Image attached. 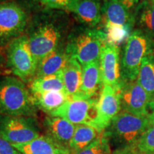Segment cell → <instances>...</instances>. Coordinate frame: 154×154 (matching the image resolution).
Segmentation results:
<instances>
[{
  "label": "cell",
  "instance_id": "9a60e30c",
  "mask_svg": "<svg viewBox=\"0 0 154 154\" xmlns=\"http://www.w3.org/2000/svg\"><path fill=\"white\" fill-rule=\"evenodd\" d=\"M102 84L103 82L100 71L99 61L88 63L82 66V78L80 92L76 96L96 98L99 92L101 93Z\"/></svg>",
  "mask_w": 154,
  "mask_h": 154
},
{
  "label": "cell",
  "instance_id": "44dd1931",
  "mask_svg": "<svg viewBox=\"0 0 154 154\" xmlns=\"http://www.w3.org/2000/svg\"><path fill=\"white\" fill-rule=\"evenodd\" d=\"M51 91H65L62 70L54 74L35 77L30 82L29 91L32 94Z\"/></svg>",
  "mask_w": 154,
  "mask_h": 154
},
{
  "label": "cell",
  "instance_id": "277c9868",
  "mask_svg": "<svg viewBox=\"0 0 154 154\" xmlns=\"http://www.w3.org/2000/svg\"><path fill=\"white\" fill-rule=\"evenodd\" d=\"M106 43V32L96 29H77L68 36L66 49L82 66L99 61L102 49Z\"/></svg>",
  "mask_w": 154,
  "mask_h": 154
},
{
  "label": "cell",
  "instance_id": "83f0119b",
  "mask_svg": "<svg viewBox=\"0 0 154 154\" xmlns=\"http://www.w3.org/2000/svg\"><path fill=\"white\" fill-rule=\"evenodd\" d=\"M106 43L118 46L130 36L131 26H113L106 29Z\"/></svg>",
  "mask_w": 154,
  "mask_h": 154
},
{
  "label": "cell",
  "instance_id": "5b68a950",
  "mask_svg": "<svg viewBox=\"0 0 154 154\" xmlns=\"http://www.w3.org/2000/svg\"><path fill=\"white\" fill-rule=\"evenodd\" d=\"M6 66L24 83L31 82L36 76L38 62L31 51L27 36L22 34L6 47Z\"/></svg>",
  "mask_w": 154,
  "mask_h": 154
},
{
  "label": "cell",
  "instance_id": "8992f818",
  "mask_svg": "<svg viewBox=\"0 0 154 154\" xmlns=\"http://www.w3.org/2000/svg\"><path fill=\"white\" fill-rule=\"evenodd\" d=\"M151 52L152 42L147 34L140 30L130 34L121 58V75L126 82L136 80L142 61Z\"/></svg>",
  "mask_w": 154,
  "mask_h": 154
},
{
  "label": "cell",
  "instance_id": "d590c367",
  "mask_svg": "<svg viewBox=\"0 0 154 154\" xmlns=\"http://www.w3.org/2000/svg\"><path fill=\"white\" fill-rule=\"evenodd\" d=\"M97 1H99L100 2V1H101V0H97Z\"/></svg>",
  "mask_w": 154,
  "mask_h": 154
},
{
  "label": "cell",
  "instance_id": "52a82bcc",
  "mask_svg": "<svg viewBox=\"0 0 154 154\" xmlns=\"http://www.w3.org/2000/svg\"><path fill=\"white\" fill-rule=\"evenodd\" d=\"M29 16L25 9L13 1L0 2V46H7L26 30Z\"/></svg>",
  "mask_w": 154,
  "mask_h": 154
},
{
  "label": "cell",
  "instance_id": "603a6c76",
  "mask_svg": "<svg viewBox=\"0 0 154 154\" xmlns=\"http://www.w3.org/2000/svg\"><path fill=\"white\" fill-rule=\"evenodd\" d=\"M137 82L144 90L154 98V56L150 54L143 59L137 76Z\"/></svg>",
  "mask_w": 154,
  "mask_h": 154
},
{
  "label": "cell",
  "instance_id": "7402d4cb",
  "mask_svg": "<svg viewBox=\"0 0 154 154\" xmlns=\"http://www.w3.org/2000/svg\"><path fill=\"white\" fill-rule=\"evenodd\" d=\"M101 133L91 126L84 124L76 125L74 136L69 143V149L74 154L92 143Z\"/></svg>",
  "mask_w": 154,
  "mask_h": 154
},
{
  "label": "cell",
  "instance_id": "836d02e7",
  "mask_svg": "<svg viewBox=\"0 0 154 154\" xmlns=\"http://www.w3.org/2000/svg\"><path fill=\"white\" fill-rule=\"evenodd\" d=\"M149 108L151 109V111H152V113L150 115V116H151V118L152 119H153L154 120V98L151 100V102H150Z\"/></svg>",
  "mask_w": 154,
  "mask_h": 154
},
{
  "label": "cell",
  "instance_id": "9c48e42d",
  "mask_svg": "<svg viewBox=\"0 0 154 154\" xmlns=\"http://www.w3.org/2000/svg\"><path fill=\"white\" fill-rule=\"evenodd\" d=\"M40 136L34 117L0 114V136L12 145L29 143Z\"/></svg>",
  "mask_w": 154,
  "mask_h": 154
},
{
  "label": "cell",
  "instance_id": "30bf717a",
  "mask_svg": "<svg viewBox=\"0 0 154 154\" xmlns=\"http://www.w3.org/2000/svg\"><path fill=\"white\" fill-rule=\"evenodd\" d=\"M121 108L137 116H149V103L151 96L138 84L137 80L123 82L120 88Z\"/></svg>",
  "mask_w": 154,
  "mask_h": 154
},
{
  "label": "cell",
  "instance_id": "ac0fdd59",
  "mask_svg": "<svg viewBox=\"0 0 154 154\" xmlns=\"http://www.w3.org/2000/svg\"><path fill=\"white\" fill-rule=\"evenodd\" d=\"M64 89L69 98L74 97L80 92L82 78V66L74 57H69L62 69Z\"/></svg>",
  "mask_w": 154,
  "mask_h": 154
},
{
  "label": "cell",
  "instance_id": "f1b7e54d",
  "mask_svg": "<svg viewBox=\"0 0 154 154\" xmlns=\"http://www.w3.org/2000/svg\"><path fill=\"white\" fill-rule=\"evenodd\" d=\"M0 154H22L12 144L0 136Z\"/></svg>",
  "mask_w": 154,
  "mask_h": 154
},
{
  "label": "cell",
  "instance_id": "cb8c5ba5",
  "mask_svg": "<svg viewBox=\"0 0 154 154\" xmlns=\"http://www.w3.org/2000/svg\"><path fill=\"white\" fill-rule=\"evenodd\" d=\"M135 149L139 154H154V120L143 134L141 135Z\"/></svg>",
  "mask_w": 154,
  "mask_h": 154
},
{
  "label": "cell",
  "instance_id": "1f68e13d",
  "mask_svg": "<svg viewBox=\"0 0 154 154\" xmlns=\"http://www.w3.org/2000/svg\"><path fill=\"white\" fill-rule=\"evenodd\" d=\"M119 1L128 10L134 8L139 2V0H119Z\"/></svg>",
  "mask_w": 154,
  "mask_h": 154
},
{
  "label": "cell",
  "instance_id": "e575fe53",
  "mask_svg": "<svg viewBox=\"0 0 154 154\" xmlns=\"http://www.w3.org/2000/svg\"><path fill=\"white\" fill-rule=\"evenodd\" d=\"M151 1H152V2H153V3L154 4V0H151Z\"/></svg>",
  "mask_w": 154,
  "mask_h": 154
},
{
  "label": "cell",
  "instance_id": "2e32d148",
  "mask_svg": "<svg viewBox=\"0 0 154 154\" xmlns=\"http://www.w3.org/2000/svg\"><path fill=\"white\" fill-rule=\"evenodd\" d=\"M102 19L106 29L113 26H131L132 18L119 0H105L101 7Z\"/></svg>",
  "mask_w": 154,
  "mask_h": 154
},
{
  "label": "cell",
  "instance_id": "6da1fadb",
  "mask_svg": "<svg viewBox=\"0 0 154 154\" xmlns=\"http://www.w3.org/2000/svg\"><path fill=\"white\" fill-rule=\"evenodd\" d=\"M69 20L59 10H44L29 19L26 29L29 47L38 63L46 56L63 47Z\"/></svg>",
  "mask_w": 154,
  "mask_h": 154
},
{
  "label": "cell",
  "instance_id": "e0dca14e",
  "mask_svg": "<svg viewBox=\"0 0 154 154\" xmlns=\"http://www.w3.org/2000/svg\"><path fill=\"white\" fill-rule=\"evenodd\" d=\"M69 57L66 46L49 54L38 63L35 77L48 76L61 72L66 66Z\"/></svg>",
  "mask_w": 154,
  "mask_h": 154
},
{
  "label": "cell",
  "instance_id": "4dcf8cb0",
  "mask_svg": "<svg viewBox=\"0 0 154 154\" xmlns=\"http://www.w3.org/2000/svg\"><path fill=\"white\" fill-rule=\"evenodd\" d=\"M111 154H139L136 149L132 148H121L116 149Z\"/></svg>",
  "mask_w": 154,
  "mask_h": 154
},
{
  "label": "cell",
  "instance_id": "7a4b0ae2",
  "mask_svg": "<svg viewBox=\"0 0 154 154\" xmlns=\"http://www.w3.org/2000/svg\"><path fill=\"white\" fill-rule=\"evenodd\" d=\"M37 108L33 96L20 79L0 76V114L34 117Z\"/></svg>",
  "mask_w": 154,
  "mask_h": 154
},
{
  "label": "cell",
  "instance_id": "f546056e",
  "mask_svg": "<svg viewBox=\"0 0 154 154\" xmlns=\"http://www.w3.org/2000/svg\"><path fill=\"white\" fill-rule=\"evenodd\" d=\"M40 0H19V5L24 9L32 10L38 8Z\"/></svg>",
  "mask_w": 154,
  "mask_h": 154
},
{
  "label": "cell",
  "instance_id": "ba28073f",
  "mask_svg": "<svg viewBox=\"0 0 154 154\" xmlns=\"http://www.w3.org/2000/svg\"><path fill=\"white\" fill-rule=\"evenodd\" d=\"M98 101L97 98L84 96L69 98L66 103L49 116L61 117L74 125H88L96 128Z\"/></svg>",
  "mask_w": 154,
  "mask_h": 154
},
{
  "label": "cell",
  "instance_id": "4316f807",
  "mask_svg": "<svg viewBox=\"0 0 154 154\" xmlns=\"http://www.w3.org/2000/svg\"><path fill=\"white\" fill-rule=\"evenodd\" d=\"M139 23L146 34L154 37V4L148 3L143 8L139 17Z\"/></svg>",
  "mask_w": 154,
  "mask_h": 154
},
{
  "label": "cell",
  "instance_id": "5bb4252c",
  "mask_svg": "<svg viewBox=\"0 0 154 154\" xmlns=\"http://www.w3.org/2000/svg\"><path fill=\"white\" fill-rule=\"evenodd\" d=\"M44 124L47 131L46 135L61 145L69 148V143L76 129V125L61 117L52 116L46 117Z\"/></svg>",
  "mask_w": 154,
  "mask_h": 154
},
{
  "label": "cell",
  "instance_id": "4fadbf2b",
  "mask_svg": "<svg viewBox=\"0 0 154 154\" xmlns=\"http://www.w3.org/2000/svg\"><path fill=\"white\" fill-rule=\"evenodd\" d=\"M22 154H74L68 147L47 135L40 136L29 143L12 145Z\"/></svg>",
  "mask_w": 154,
  "mask_h": 154
},
{
  "label": "cell",
  "instance_id": "8fae6325",
  "mask_svg": "<svg viewBox=\"0 0 154 154\" xmlns=\"http://www.w3.org/2000/svg\"><path fill=\"white\" fill-rule=\"evenodd\" d=\"M121 109L120 89L109 85H103L97 103L96 129L101 133L104 131L113 119L120 113Z\"/></svg>",
  "mask_w": 154,
  "mask_h": 154
},
{
  "label": "cell",
  "instance_id": "d6a6232c",
  "mask_svg": "<svg viewBox=\"0 0 154 154\" xmlns=\"http://www.w3.org/2000/svg\"><path fill=\"white\" fill-rule=\"evenodd\" d=\"M1 46H0V72L3 70L4 67L6 66L7 64V60H6V57L4 54L2 49Z\"/></svg>",
  "mask_w": 154,
  "mask_h": 154
},
{
  "label": "cell",
  "instance_id": "ffe728a7",
  "mask_svg": "<svg viewBox=\"0 0 154 154\" xmlns=\"http://www.w3.org/2000/svg\"><path fill=\"white\" fill-rule=\"evenodd\" d=\"M32 95L36 108L49 114L59 109L69 99L63 91H51Z\"/></svg>",
  "mask_w": 154,
  "mask_h": 154
},
{
  "label": "cell",
  "instance_id": "3957f363",
  "mask_svg": "<svg viewBox=\"0 0 154 154\" xmlns=\"http://www.w3.org/2000/svg\"><path fill=\"white\" fill-rule=\"evenodd\" d=\"M151 123V116H137L123 111L116 116L110 125L103 133L109 143L121 148H132L135 149L141 135Z\"/></svg>",
  "mask_w": 154,
  "mask_h": 154
},
{
  "label": "cell",
  "instance_id": "d6986e66",
  "mask_svg": "<svg viewBox=\"0 0 154 154\" xmlns=\"http://www.w3.org/2000/svg\"><path fill=\"white\" fill-rule=\"evenodd\" d=\"M74 13L81 22L91 27L99 24L102 19L101 6L97 0H79Z\"/></svg>",
  "mask_w": 154,
  "mask_h": 154
},
{
  "label": "cell",
  "instance_id": "484cf974",
  "mask_svg": "<svg viewBox=\"0 0 154 154\" xmlns=\"http://www.w3.org/2000/svg\"><path fill=\"white\" fill-rule=\"evenodd\" d=\"M79 0H40L38 7L44 10H59L74 12Z\"/></svg>",
  "mask_w": 154,
  "mask_h": 154
},
{
  "label": "cell",
  "instance_id": "7c38bea8",
  "mask_svg": "<svg viewBox=\"0 0 154 154\" xmlns=\"http://www.w3.org/2000/svg\"><path fill=\"white\" fill-rule=\"evenodd\" d=\"M100 71L103 85L120 89L121 80L120 50L118 46L106 43L99 59Z\"/></svg>",
  "mask_w": 154,
  "mask_h": 154
},
{
  "label": "cell",
  "instance_id": "d4e9b609",
  "mask_svg": "<svg viewBox=\"0 0 154 154\" xmlns=\"http://www.w3.org/2000/svg\"><path fill=\"white\" fill-rule=\"evenodd\" d=\"M111 145L104 133L102 132L89 145L76 154H111Z\"/></svg>",
  "mask_w": 154,
  "mask_h": 154
}]
</instances>
